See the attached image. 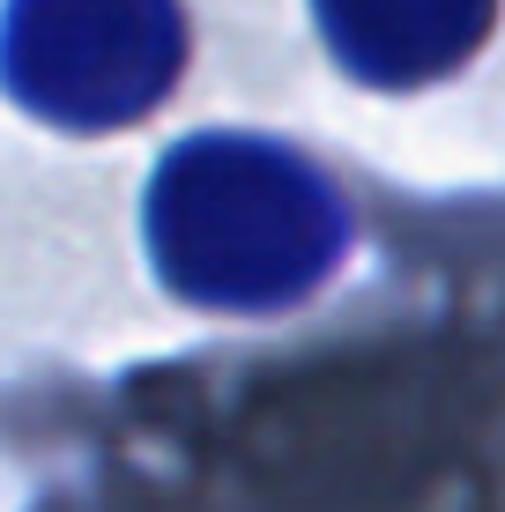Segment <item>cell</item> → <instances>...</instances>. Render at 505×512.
Segmentation results:
<instances>
[{"mask_svg":"<svg viewBox=\"0 0 505 512\" xmlns=\"http://www.w3.org/2000/svg\"><path fill=\"white\" fill-rule=\"evenodd\" d=\"M142 238L164 290L223 320L298 312L357 245L350 193L298 141L216 127L164 149L142 193Z\"/></svg>","mask_w":505,"mask_h":512,"instance_id":"obj_1","label":"cell"},{"mask_svg":"<svg viewBox=\"0 0 505 512\" xmlns=\"http://www.w3.org/2000/svg\"><path fill=\"white\" fill-rule=\"evenodd\" d=\"M186 0H0V90L60 134H119L179 90Z\"/></svg>","mask_w":505,"mask_h":512,"instance_id":"obj_2","label":"cell"},{"mask_svg":"<svg viewBox=\"0 0 505 512\" xmlns=\"http://www.w3.org/2000/svg\"><path fill=\"white\" fill-rule=\"evenodd\" d=\"M498 0H312L335 67L364 90H431L491 38Z\"/></svg>","mask_w":505,"mask_h":512,"instance_id":"obj_3","label":"cell"}]
</instances>
